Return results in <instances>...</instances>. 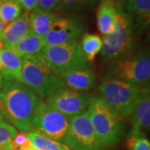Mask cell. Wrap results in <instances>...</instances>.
Wrapping results in <instances>:
<instances>
[{"mask_svg": "<svg viewBox=\"0 0 150 150\" xmlns=\"http://www.w3.org/2000/svg\"><path fill=\"white\" fill-rule=\"evenodd\" d=\"M2 76L0 104L4 116L21 132L31 131L39 97L20 81L8 75Z\"/></svg>", "mask_w": 150, "mask_h": 150, "instance_id": "cell-1", "label": "cell"}, {"mask_svg": "<svg viewBox=\"0 0 150 150\" xmlns=\"http://www.w3.org/2000/svg\"><path fill=\"white\" fill-rule=\"evenodd\" d=\"M87 112L102 146L113 147L122 139L124 125L121 117L99 96L89 97Z\"/></svg>", "mask_w": 150, "mask_h": 150, "instance_id": "cell-2", "label": "cell"}, {"mask_svg": "<svg viewBox=\"0 0 150 150\" xmlns=\"http://www.w3.org/2000/svg\"><path fill=\"white\" fill-rule=\"evenodd\" d=\"M21 82L42 98L65 87L41 53L22 59Z\"/></svg>", "mask_w": 150, "mask_h": 150, "instance_id": "cell-3", "label": "cell"}, {"mask_svg": "<svg viewBox=\"0 0 150 150\" xmlns=\"http://www.w3.org/2000/svg\"><path fill=\"white\" fill-rule=\"evenodd\" d=\"M105 79L129 83L139 88L149 87L150 80V54L149 50L124 54L110 61Z\"/></svg>", "mask_w": 150, "mask_h": 150, "instance_id": "cell-4", "label": "cell"}, {"mask_svg": "<svg viewBox=\"0 0 150 150\" xmlns=\"http://www.w3.org/2000/svg\"><path fill=\"white\" fill-rule=\"evenodd\" d=\"M117 7L114 28L103 40L101 50L104 61H112L133 51L134 45V17Z\"/></svg>", "mask_w": 150, "mask_h": 150, "instance_id": "cell-5", "label": "cell"}, {"mask_svg": "<svg viewBox=\"0 0 150 150\" xmlns=\"http://www.w3.org/2000/svg\"><path fill=\"white\" fill-rule=\"evenodd\" d=\"M98 90L100 98L123 119L131 114L140 88L118 79H105L98 87Z\"/></svg>", "mask_w": 150, "mask_h": 150, "instance_id": "cell-6", "label": "cell"}, {"mask_svg": "<svg viewBox=\"0 0 150 150\" xmlns=\"http://www.w3.org/2000/svg\"><path fill=\"white\" fill-rule=\"evenodd\" d=\"M41 54L50 68L59 77L72 71L88 68L80 44L78 42L44 46Z\"/></svg>", "mask_w": 150, "mask_h": 150, "instance_id": "cell-7", "label": "cell"}, {"mask_svg": "<svg viewBox=\"0 0 150 150\" xmlns=\"http://www.w3.org/2000/svg\"><path fill=\"white\" fill-rule=\"evenodd\" d=\"M69 123V117L49 106L47 103L40 102L33 118V130L64 144Z\"/></svg>", "mask_w": 150, "mask_h": 150, "instance_id": "cell-8", "label": "cell"}, {"mask_svg": "<svg viewBox=\"0 0 150 150\" xmlns=\"http://www.w3.org/2000/svg\"><path fill=\"white\" fill-rule=\"evenodd\" d=\"M64 144L72 150H101L103 148L97 138L87 111L70 117Z\"/></svg>", "mask_w": 150, "mask_h": 150, "instance_id": "cell-9", "label": "cell"}, {"mask_svg": "<svg viewBox=\"0 0 150 150\" xmlns=\"http://www.w3.org/2000/svg\"><path fill=\"white\" fill-rule=\"evenodd\" d=\"M84 29L83 19L77 15L57 17L49 31L43 37L45 46H56L78 42Z\"/></svg>", "mask_w": 150, "mask_h": 150, "instance_id": "cell-10", "label": "cell"}, {"mask_svg": "<svg viewBox=\"0 0 150 150\" xmlns=\"http://www.w3.org/2000/svg\"><path fill=\"white\" fill-rule=\"evenodd\" d=\"M89 96L83 92L63 88L47 98V103L68 117L87 110Z\"/></svg>", "mask_w": 150, "mask_h": 150, "instance_id": "cell-11", "label": "cell"}, {"mask_svg": "<svg viewBox=\"0 0 150 150\" xmlns=\"http://www.w3.org/2000/svg\"><path fill=\"white\" fill-rule=\"evenodd\" d=\"M129 137H143L150 126V90L149 87L140 88L137 101L131 112Z\"/></svg>", "mask_w": 150, "mask_h": 150, "instance_id": "cell-12", "label": "cell"}, {"mask_svg": "<svg viewBox=\"0 0 150 150\" xmlns=\"http://www.w3.org/2000/svg\"><path fill=\"white\" fill-rule=\"evenodd\" d=\"M29 12H24L14 21L6 25L0 33V39L4 43V48L16 44L29 30Z\"/></svg>", "mask_w": 150, "mask_h": 150, "instance_id": "cell-13", "label": "cell"}, {"mask_svg": "<svg viewBox=\"0 0 150 150\" xmlns=\"http://www.w3.org/2000/svg\"><path fill=\"white\" fill-rule=\"evenodd\" d=\"M65 87L75 91H88L95 84V75L90 68L72 71L60 77Z\"/></svg>", "mask_w": 150, "mask_h": 150, "instance_id": "cell-14", "label": "cell"}, {"mask_svg": "<svg viewBox=\"0 0 150 150\" xmlns=\"http://www.w3.org/2000/svg\"><path fill=\"white\" fill-rule=\"evenodd\" d=\"M117 7L114 0H100L97 10V26L103 35H107L114 28Z\"/></svg>", "mask_w": 150, "mask_h": 150, "instance_id": "cell-15", "label": "cell"}, {"mask_svg": "<svg viewBox=\"0 0 150 150\" xmlns=\"http://www.w3.org/2000/svg\"><path fill=\"white\" fill-rule=\"evenodd\" d=\"M45 43L43 38L39 37L35 33L28 30L27 34L16 44L11 46L9 48L21 59L28 56H33L41 53L44 48Z\"/></svg>", "mask_w": 150, "mask_h": 150, "instance_id": "cell-16", "label": "cell"}, {"mask_svg": "<svg viewBox=\"0 0 150 150\" xmlns=\"http://www.w3.org/2000/svg\"><path fill=\"white\" fill-rule=\"evenodd\" d=\"M58 15L52 11L34 9L29 13V30L43 38L49 31Z\"/></svg>", "mask_w": 150, "mask_h": 150, "instance_id": "cell-17", "label": "cell"}, {"mask_svg": "<svg viewBox=\"0 0 150 150\" xmlns=\"http://www.w3.org/2000/svg\"><path fill=\"white\" fill-rule=\"evenodd\" d=\"M0 70L2 74L8 75L22 81V59L9 48L0 51Z\"/></svg>", "mask_w": 150, "mask_h": 150, "instance_id": "cell-18", "label": "cell"}, {"mask_svg": "<svg viewBox=\"0 0 150 150\" xmlns=\"http://www.w3.org/2000/svg\"><path fill=\"white\" fill-rule=\"evenodd\" d=\"M79 44L87 63H91L102 50L103 39L97 34L85 33Z\"/></svg>", "mask_w": 150, "mask_h": 150, "instance_id": "cell-19", "label": "cell"}, {"mask_svg": "<svg viewBox=\"0 0 150 150\" xmlns=\"http://www.w3.org/2000/svg\"><path fill=\"white\" fill-rule=\"evenodd\" d=\"M31 146L36 150H72L66 145L51 139L36 130L27 133Z\"/></svg>", "mask_w": 150, "mask_h": 150, "instance_id": "cell-20", "label": "cell"}, {"mask_svg": "<svg viewBox=\"0 0 150 150\" xmlns=\"http://www.w3.org/2000/svg\"><path fill=\"white\" fill-rule=\"evenodd\" d=\"M115 4L134 18L150 14V0H121Z\"/></svg>", "mask_w": 150, "mask_h": 150, "instance_id": "cell-21", "label": "cell"}, {"mask_svg": "<svg viewBox=\"0 0 150 150\" xmlns=\"http://www.w3.org/2000/svg\"><path fill=\"white\" fill-rule=\"evenodd\" d=\"M98 1V0H59L54 10L59 13H77L90 9Z\"/></svg>", "mask_w": 150, "mask_h": 150, "instance_id": "cell-22", "label": "cell"}, {"mask_svg": "<svg viewBox=\"0 0 150 150\" xmlns=\"http://www.w3.org/2000/svg\"><path fill=\"white\" fill-rule=\"evenodd\" d=\"M22 8L15 0H3L0 4V20L6 26L21 15Z\"/></svg>", "mask_w": 150, "mask_h": 150, "instance_id": "cell-23", "label": "cell"}, {"mask_svg": "<svg viewBox=\"0 0 150 150\" xmlns=\"http://www.w3.org/2000/svg\"><path fill=\"white\" fill-rule=\"evenodd\" d=\"M17 133V129L10 123L0 122V150H11V140Z\"/></svg>", "mask_w": 150, "mask_h": 150, "instance_id": "cell-24", "label": "cell"}, {"mask_svg": "<svg viewBox=\"0 0 150 150\" xmlns=\"http://www.w3.org/2000/svg\"><path fill=\"white\" fill-rule=\"evenodd\" d=\"M31 148V143L26 132L17 133L11 140V150H28Z\"/></svg>", "mask_w": 150, "mask_h": 150, "instance_id": "cell-25", "label": "cell"}, {"mask_svg": "<svg viewBox=\"0 0 150 150\" xmlns=\"http://www.w3.org/2000/svg\"><path fill=\"white\" fill-rule=\"evenodd\" d=\"M129 150H150L149 141L143 137H129L127 141Z\"/></svg>", "mask_w": 150, "mask_h": 150, "instance_id": "cell-26", "label": "cell"}, {"mask_svg": "<svg viewBox=\"0 0 150 150\" xmlns=\"http://www.w3.org/2000/svg\"><path fill=\"white\" fill-rule=\"evenodd\" d=\"M18 5L26 12H32L36 9L39 0H15Z\"/></svg>", "mask_w": 150, "mask_h": 150, "instance_id": "cell-27", "label": "cell"}, {"mask_svg": "<svg viewBox=\"0 0 150 150\" xmlns=\"http://www.w3.org/2000/svg\"><path fill=\"white\" fill-rule=\"evenodd\" d=\"M59 0H39L38 4V9L45 11H52L55 9Z\"/></svg>", "mask_w": 150, "mask_h": 150, "instance_id": "cell-28", "label": "cell"}, {"mask_svg": "<svg viewBox=\"0 0 150 150\" xmlns=\"http://www.w3.org/2000/svg\"><path fill=\"white\" fill-rule=\"evenodd\" d=\"M3 121H5V116L4 114L3 109H2L1 104H0V122H3Z\"/></svg>", "mask_w": 150, "mask_h": 150, "instance_id": "cell-29", "label": "cell"}, {"mask_svg": "<svg viewBox=\"0 0 150 150\" xmlns=\"http://www.w3.org/2000/svg\"><path fill=\"white\" fill-rule=\"evenodd\" d=\"M4 27H5V26L4 25V23H3L1 22V20H0V33H2V31H3V29L4 28Z\"/></svg>", "mask_w": 150, "mask_h": 150, "instance_id": "cell-30", "label": "cell"}, {"mask_svg": "<svg viewBox=\"0 0 150 150\" xmlns=\"http://www.w3.org/2000/svg\"><path fill=\"white\" fill-rule=\"evenodd\" d=\"M4 42L0 39V51L2 50V49H4Z\"/></svg>", "mask_w": 150, "mask_h": 150, "instance_id": "cell-31", "label": "cell"}, {"mask_svg": "<svg viewBox=\"0 0 150 150\" xmlns=\"http://www.w3.org/2000/svg\"><path fill=\"white\" fill-rule=\"evenodd\" d=\"M2 80H3V76H2L1 70H0V84H1V83H2Z\"/></svg>", "mask_w": 150, "mask_h": 150, "instance_id": "cell-32", "label": "cell"}, {"mask_svg": "<svg viewBox=\"0 0 150 150\" xmlns=\"http://www.w3.org/2000/svg\"><path fill=\"white\" fill-rule=\"evenodd\" d=\"M115 1V3H118L119 1H121V0H114Z\"/></svg>", "mask_w": 150, "mask_h": 150, "instance_id": "cell-33", "label": "cell"}, {"mask_svg": "<svg viewBox=\"0 0 150 150\" xmlns=\"http://www.w3.org/2000/svg\"><path fill=\"white\" fill-rule=\"evenodd\" d=\"M28 150H36V149H34L33 148H31V149H28Z\"/></svg>", "mask_w": 150, "mask_h": 150, "instance_id": "cell-34", "label": "cell"}, {"mask_svg": "<svg viewBox=\"0 0 150 150\" xmlns=\"http://www.w3.org/2000/svg\"><path fill=\"white\" fill-rule=\"evenodd\" d=\"M2 1H3V0H0V4H1V3H2Z\"/></svg>", "mask_w": 150, "mask_h": 150, "instance_id": "cell-35", "label": "cell"}]
</instances>
